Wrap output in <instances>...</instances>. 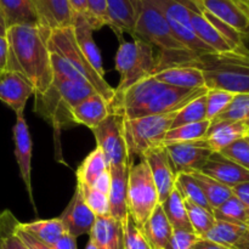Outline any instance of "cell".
I'll return each mask as SVG.
<instances>
[{"label":"cell","instance_id":"obj_1","mask_svg":"<svg viewBox=\"0 0 249 249\" xmlns=\"http://www.w3.org/2000/svg\"><path fill=\"white\" fill-rule=\"evenodd\" d=\"M49 36L50 31L40 26L18 24L7 28L6 71L23 75L33 87L34 96L48 91L53 80Z\"/></svg>","mask_w":249,"mask_h":249},{"label":"cell","instance_id":"obj_2","mask_svg":"<svg viewBox=\"0 0 249 249\" xmlns=\"http://www.w3.org/2000/svg\"><path fill=\"white\" fill-rule=\"evenodd\" d=\"M192 66L202 71L207 89H220L235 95L249 94V49L247 46L228 53L187 55L174 62L156 66ZM153 72V73H155Z\"/></svg>","mask_w":249,"mask_h":249},{"label":"cell","instance_id":"obj_3","mask_svg":"<svg viewBox=\"0 0 249 249\" xmlns=\"http://www.w3.org/2000/svg\"><path fill=\"white\" fill-rule=\"evenodd\" d=\"M48 44L53 75L85 83L111 104L114 89L105 78L97 74L83 55L75 40L73 27L51 31Z\"/></svg>","mask_w":249,"mask_h":249},{"label":"cell","instance_id":"obj_4","mask_svg":"<svg viewBox=\"0 0 249 249\" xmlns=\"http://www.w3.org/2000/svg\"><path fill=\"white\" fill-rule=\"evenodd\" d=\"M95 92L85 83L53 75V84L48 91L36 96L34 112L51 124L55 130L60 131L61 129L74 125L71 118L73 107Z\"/></svg>","mask_w":249,"mask_h":249},{"label":"cell","instance_id":"obj_5","mask_svg":"<svg viewBox=\"0 0 249 249\" xmlns=\"http://www.w3.org/2000/svg\"><path fill=\"white\" fill-rule=\"evenodd\" d=\"M134 36L160 49V58L192 53L178 40L153 0H139Z\"/></svg>","mask_w":249,"mask_h":249},{"label":"cell","instance_id":"obj_6","mask_svg":"<svg viewBox=\"0 0 249 249\" xmlns=\"http://www.w3.org/2000/svg\"><path fill=\"white\" fill-rule=\"evenodd\" d=\"M156 65L157 57L151 44L141 39L122 41L116 53V70L121 79L118 87L114 89V96L123 94L134 84L151 77Z\"/></svg>","mask_w":249,"mask_h":249},{"label":"cell","instance_id":"obj_7","mask_svg":"<svg viewBox=\"0 0 249 249\" xmlns=\"http://www.w3.org/2000/svg\"><path fill=\"white\" fill-rule=\"evenodd\" d=\"M178 111L134 119H123V134L129 157L142 158L148 151L163 145Z\"/></svg>","mask_w":249,"mask_h":249},{"label":"cell","instance_id":"obj_8","mask_svg":"<svg viewBox=\"0 0 249 249\" xmlns=\"http://www.w3.org/2000/svg\"><path fill=\"white\" fill-rule=\"evenodd\" d=\"M160 204L157 187L151 175L150 168L143 158L129 168L128 212L139 229L143 226L151 214Z\"/></svg>","mask_w":249,"mask_h":249},{"label":"cell","instance_id":"obj_9","mask_svg":"<svg viewBox=\"0 0 249 249\" xmlns=\"http://www.w3.org/2000/svg\"><path fill=\"white\" fill-rule=\"evenodd\" d=\"M164 16L178 40L195 55L213 53L195 34L190 19L187 0H153Z\"/></svg>","mask_w":249,"mask_h":249},{"label":"cell","instance_id":"obj_10","mask_svg":"<svg viewBox=\"0 0 249 249\" xmlns=\"http://www.w3.org/2000/svg\"><path fill=\"white\" fill-rule=\"evenodd\" d=\"M122 123V117L111 113L96 128L92 129L97 147L101 148L104 155L106 156L109 167L130 165V157L124 140Z\"/></svg>","mask_w":249,"mask_h":249},{"label":"cell","instance_id":"obj_11","mask_svg":"<svg viewBox=\"0 0 249 249\" xmlns=\"http://www.w3.org/2000/svg\"><path fill=\"white\" fill-rule=\"evenodd\" d=\"M197 2L249 40V0H197Z\"/></svg>","mask_w":249,"mask_h":249},{"label":"cell","instance_id":"obj_12","mask_svg":"<svg viewBox=\"0 0 249 249\" xmlns=\"http://www.w3.org/2000/svg\"><path fill=\"white\" fill-rule=\"evenodd\" d=\"M173 163L175 172L191 173L199 172L209 156L213 153L204 139L190 142H177L163 145Z\"/></svg>","mask_w":249,"mask_h":249},{"label":"cell","instance_id":"obj_13","mask_svg":"<svg viewBox=\"0 0 249 249\" xmlns=\"http://www.w3.org/2000/svg\"><path fill=\"white\" fill-rule=\"evenodd\" d=\"M142 158L150 168L151 175L157 187L160 204L175 189L178 173L175 172L172 160L163 145L148 151Z\"/></svg>","mask_w":249,"mask_h":249},{"label":"cell","instance_id":"obj_14","mask_svg":"<svg viewBox=\"0 0 249 249\" xmlns=\"http://www.w3.org/2000/svg\"><path fill=\"white\" fill-rule=\"evenodd\" d=\"M23 116L24 114H16V123L14 125V130H12V133H14L15 157H16L21 179L23 180L32 206L36 209L33 191H32V150H33V143H32L29 128Z\"/></svg>","mask_w":249,"mask_h":249},{"label":"cell","instance_id":"obj_15","mask_svg":"<svg viewBox=\"0 0 249 249\" xmlns=\"http://www.w3.org/2000/svg\"><path fill=\"white\" fill-rule=\"evenodd\" d=\"M32 95H34L33 87L23 75L14 71L0 73V101L15 113L24 114V107Z\"/></svg>","mask_w":249,"mask_h":249},{"label":"cell","instance_id":"obj_16","mask_svg":"<svg viewBox=\"0 0 249 249\" xmlns=\"http://www.w3.org/2000/svg\"><path fill=\"white\" fill-rule=\"evenodd\" d=\"M58 218L62 221L66 232L75 238L83 235H89L96 220V216L85 204L82 194L77 187L72 199Z\"/></svg>","mask_w":249,"mask_h":249},{"label":"cell","instance_id":"obj_17","mask_svg":"<svg viewBox=\"0 0 249 249\" xmlns=\"http://www.w3.org/2000/svg\"><path fill=\"white\" fill-rule=\"evenodd\" d=\"M199 172L213 178L230 189L242 182L249 181V170L241 167L230 158L225 157L220 152L212 153Z\"/></svg>","mask_w":249,"mask_h":249},{"label":"cell","instance_id":"obj_18","mask_svg":"<svg viewBox=\"0 0 249 249\" xmlns=\"http://www.w3.org/2000/svg\"><path fill=\"white\" fill-rule=\"evenodd\" d=\"M190 19L197 38L208 46L213 53H228L233 51L231 44L221 36L220 32L208 21L199 7L197 0H187Z\"/></svg>","mask_w":249,"mask_h":249},{"label":"cell","instance_id":"obj_19","mask_svg":"<svg viewBox=\"0 0 249 249\" xmlns=\"http://www.w3.org/2000/svg\"><path fill=\"white\" fill-rule=\"evenodd\" d=\"M33 4L43 28L51 32L73 26L74 15L68 0H33Z\"/></svg>","mask_w":249,"mask_h":249},{"label":"cell","instance_id":"obj_20","mask_svg":"<svg viewBox=\"0 0 249 249\" xmlns=\"http://www.w3.org/2000/svg\"><path fill=\"white\" fill-rule=\"evenodd\" d=\"M130 165L109 167L111 187L108 192L109 216L124 223L128 212V178Z\"/></svg>","mask_w":249,"mask_h":249},{"label":"cell","instance_id":"obj_21","mask_svg":"<svg viewBox=\"0 0 249 249\" xmlns=\"http://www.w3.org/2000/svg\"><path fill=\"white\" fill-rule=\"evenodd\" d=\"M248 133L245 121H213L204 140L213 152H220L235 141L246 138Z\"/></svg>","mask_w":249,"mask_h":249},{"label":"cell","instance_id":"obj_22","mask_svg":"<svg viewBox=\"0 0 249 249\" xmlns=\"http://www.w3.org/2000/svg\"><path fill=\"white\" fill-rule=\"evenodd\" d=\"M111 114L109 104L99 94H92L73 107L71 118L73 124H80L88 128H96L101 122Z\"/></svg>","mask_w":249,"mask_h":249},{"label":"cell","instance_id":"obj_23","mask_svg":"<svg viewBox=\"0 0 249 249\" xmlns=\"http://www.w3.org/2000/svg\"><path fill=\"white\" fill-rule=\"evenodd\" d=\"M73 32L75 40L83 55L85 56L91 67L96 71L100 77L105 78V70L102 65V58L100 49L94 40V29L90 26L87 17L83 15H74L73 19Z\"/></svg>","mask_w":249,"mask_h":249},{"label":"cell","instance_id":"obj_24","mask_svg":"<svg viewBox=\"0 0 249 249\" xmlns=\"http://www.w3.org/2000/svg\"><path fill=\"white\" fill-rule=\"evenodd\" d=\"M89 240L95 243L97 249H124L123 223L109 215L96 218Z\"/></svg>","mask_w":249,"mask_h":249},{"label":"cell","instance_id":"obj_25","mask_svg":"<svg viewBox=\"0 0 249 249\" xmlns=\"http://www.w3.org/2000/svg\"><path fill=\"white\" fill-rule=\"evenodd\" d=\"M106 2L109 27L116 32L119 39L123 33H129L134 36L139 0H106Z\"/></svg>","mask_w":249,"mask_h":249},{"label":"cell","instance_id":"obj_26","mask_svg":"<svg viewBox=\"0 0 249 249\" xmlns=\"http://www.w3.org/2000/svg\"><path fill=\"white\" fill-rule=\"evenodd\" d=\"M158 82L170 87L184 89H198L206 87L201 70L192 66H167L153 73Z\"/></svg>","mask_w":249,"mask_h":249},{"label":"cell","instance_id":"obj_27","mask_svg":"<svg viewBox=\"0 0 249 249\" xmlns=\"http://www.w3.org/2000/svg\"><path fill=\"white\" fill-rule=\"evenodd\" d=\"M152 249H165L173 235V228L168 221L162 206L158 204L150 218L140 229Z\"/></svg>","mask_w":249,"mask_h":249},{"label":"cell","instance_id":"obj_28","mask_svg":"<svg viewBox=\"0 0 249 249\" xmlns=\"http://www.w3.org/2000/svg\"><path fill=\"white\" fill-rule=\"evenodd\" d=\"M0 12L4 16L7 28L18 24L39 26L33 0H0Z\"/></svg>","mask_w":249,"mask_h":249},{"label":"cell","instance_id":"obj_29","mask_svg":"<svg viewBox=\"0 0 249 249\" xmlns=\"http://www.w3.org/2000/svg\"><path fill=\"white\" fill-rule=\"evenodd\" d=\"M248 228L249 226L216 220L213 228L202 238H207V240L228 249H237L243 236L247 232Z\"/></svg>","mask_w":249,"mask_h":249},{"label":"cell","instance_id":"obj_30","mask_svg":"<svg viewBox=\"0 0 249 249\" xmlns=\"http://www.w3.org/2000/svg\"><path fill=\"white\" fill-rule=\"evenodd\" d=\"M163 212L167 216L168 221L172 225L173 230H182L194 232L191 228V224L187 216L186 207H185V201L178 189L175 187L172 194L160 203Z\"/></svg>","mask_w":249,"mask_h":249},{"label":"cell","instance_id":"obj_31","mask_svg":"<svg viewBox=\"0 0 249 249\" xmlns=\"http://www.w3.org/2000/svg\"><path fill=\"white\" fill-rule=\"evenodd\" d=\"M108 170V160L101 148L96 146V148L85 157V160L77 169V182L90 186L100 175Z\"/></svg>","mask_w":249,"mask_h":249},{"label":"cell","instance_id":"obj_32","mask_svg":"<svg viewBox=\"0 0 249 249\" xmlns=\"http://www.w3.org/2000/svg\"><path fill=\"white\" fill-rule=\"evenodd\" d=\"M190 174L195 178L197 184L202 189L212 211L220 207L226 199L232 196V190L230 187L216 181L213 178L208 177L201 172H191Z\"/></svg>","mask_w":249,"mask_h":249},{"label":"cell","instance_id":"obj_33","mask_svg":"<svg viewBox=\"0 0 249 249\" xmlns=\"http://www.w3.org/2000/svg\"><path fill=\"white\" fill-rule=\"evenodd\" d=\"M21 225L24 230L36 236L41 242L50 246H53L61 236L66 233V229L60 218L36 220L32 223H21Z\"/></svg>","mask_w":249,"mask_h":249},{"label":"cell","instance_id":"obj_34","mask_svg":"<svg viewBox=\"0 0 249 249\" xmlns=\"http://www.w3.org/2000/svg\"><path fill=\"white\" fill-rule=\"evenodd\" d=\"M209 125H211L209 121H202L198 123L184 124V125L169 129L164 136L163 145L202 140V139L206 138Z\"/></svg>","mask_w":249,"mask_h":249},{"label":"cell","instance_id":"obj_35","mask_svg":"<svg viewBox=\"0 0 249 249\" xmlns=\"http://www.w3.org/2000/svg\"><path fill=\"white\" fill-rule=\"evenodd\" d=\"M215 220L249 226V211L236 196H231L220 207L213 211Z\"/></svg>","mask_w":249,"mask_h":249},{"label":"cell","instance_id":"obj_36","mask_svg":"<svg viewBox=\"0 0 249 249\" xmlns=\"http://www.w3.org/2000/svg\"><path fill=\"white\" fill-rule=\"evenodd\" d=\"M17 220L11 211L0 212V249H28L17 235Z\"/></svg>","mask_w":249,"mask_h":249},{"label":"cell","instance_id":"obj_37","mask_svg":"<svg viewBox=\"0 0 249 249\" xmlns=\"http://www.w3.org/2000/svg\"><path fill=\"white\" fill-rule=\"evenodd\" d=\"M207 119V105H206V94L195 97L190 102H187L184 107L178 109L175 118L173 121L172 128L184 125V124L198 123Z\"/></svg>","mask_w":249,"mask_h":249},{"label":"cell","instance_id":"obj_38","mask_svg":"<svg viewBox=\"0 0 249 249\" xmlns=\"http://www.w3.org/2000/svg\"><path fill=\"white\" fill-rule=\"evenodd\" d=\"M175 187H177L178 191L180 192L182 198L186 202H190V203H194L196 206L203 207V208L212 211L203 191H202L199 185L197 184L195 178L190 173H179L177 177Z\"/></svg>","mask_w":249,"mask_h":249},{"label":"cell","instance_id":"obj_39","mask_svg":"<svg viewBox=\"0 0 249 249\" xmlns=\"http://www.w3.org/2000/svg\"><path fill=\"white\" fill-rule=\"evenodd\" d=\"M185 207H186L187 216H189V221L194 232L198 237H204L216 221L213 211H209V209L186 201H185Z\"/></svg>","mask_w":249,"mask_h":249},{"label":"cell","instance_id":"obj_40","mask_svg":"<svg viewBox=\"0 0 249 249\" xmlns=\"http://www.w3.org/2000/svg\"><path fill=\"white\" fill-rule=\"evenodd\" d=\"M77 189L82 194L85 204L89 207V209L95 214L96 218L109 215L108 195L102 194V192L92 189L91 186L79 184V182H77Z\"/></svg>","mask_w":249,"mask_h":249},{"label":"cell","instance_id":"obj_41","mask_svg":"<svg viewBox=\"0 0 249 249\" xmlns=\"http://www.w3.org/2000/svg\"><path fill=\"white\" fill-rule=\"evenodd\" d=\"M236 95L232 92L225 91L220 89H208L206 92L207 105V119L209 122L214 121L216 117L220 116L232 102Z\"/></svg>","mask_w":249,"mask_h":249},{"label":"cell","instance_id":"obj_42","mask_svg":"<svg viewBox=\"0 0 249 249\" xmlns=\"http://www.w3.org/2000/svg\"><path fill=\"white\" fill-rule=\"evenodd\" d=\"M249 117V94L236 95L230 106L214 121H246ZM213 122V121H212Z\"/></svg>","mask_w":249,"mask_h":249},{"label":"cell","instance_id":"obj_43","mask_svg":"<svg viewBox=\"0 0 249 249\" xmlns=\"http://www.w3.org/2000/svg\"><path fill=\"white\" fill-rule=\"evenodd\" d=\"M87 19L94 31L109 27V17L106 0H87Z\"/></svg>","mask_w":249,"mask_h":249},{"label":"cell","instance_id":"obj_44","mask_svg":"<svg viewBox=\"0 0 249 249\" xmlns=\"http://www.w3.org/2000/svg\"><path fill=\"white\" fill-rule=\"evenodd\" d=\"M124 226V249H152L131 216L126 215Z\"/></svg>","mask_w":249,"mask_h":249},{"label":"cell","instance_id":"obj_45","mask_svg":"<svg viewBox=\"0 0 249 249\" xmlns=\"http://www.w3.org/2000/svg\"><path fill=\"white\" fill-rule=\"evenodd\" d=\"M220 153L240 164L245 169L249 170V141L247 138H242L235 141L230 146L220 151Z\"/></svg>","mask_w":249,"mask_h":249},{"label":"cell","instance_id":"obj_46","mask_svg":"<svg viewBox=\"0 0 249 249\" xmlns=\"http://www.w3.org/2000/svg\"><path fill=\"white\" fill-rule=\"evenodd\" d=\"M198 238L199 237L195 232L173 230V235L165 249H192Z\"/></svg>","mask_w":249,"mask_h":249},{"label":"cell","instance_id":"obj_47","mask_svg":"<svg viewBox=\"0 0 249 249\" xmlns=\"http://www.w3.org/2000/svg\"><path fill=\"white\" fill-rule=\"evenodd\" d=\"M16 231L17 235H18L19 238L23 241V243L28 247V249H53L50 245H46V243L41 242V241L38 240L36 236H33L31 232L24 230L21 225V221H18V224H17Z\"/></svg>","mask_w":249,"mask_h":249},{"label":"cell","instance_id":"obj_48","mask_svg":"<svg viewBox=\"0 0 249 249\" xmlns=\"http://www.w3.org/2000/svg\"><path fill=\"white\" fill-rule=\"evenodd\" d=\"M90 186H91L92 189L97 190V191L102 192V194L108 195L109 187H111V174H109V170L100 175Z\"/></svg>","mask_w":249,"mask_h":249},{"label":"cell","instance_id":"obj_49","mask_svg":"<svg viewBox=\"0 0 249 249\" xmlns=\"http://www.w3.org/2000/svg\"><path fill=\"white\" fill-rule=\"evenodd\" d=\"M231 190H232L233 196L237 197L249 211V181L242 182V184L232 187Z\"/></svg>","mask_w":249,"mask_h":249},{"label":"cell","instance_id":"obj_50","mask_svg":"<svg viewBox=\"0 0 249 249\" xmlns=\"http://www.w3.org/2000/svg\"><path fill=\"white\" fill-rule=\"evenodd\" d=\"M51 247L53 249H77V238L66 232Z\"/></svg>","mask_w":249,"mask_h":249},{"label":"cell","instance_id":"obj_51","mask_svg":"<svg viewBox=\"0 0 249 249\" xmlns=\"http://www.w3.org/2000/svg\"><path fill=\"white\" fill-rule=\"evenodd\" d=\"M7 50H9V45H7L6 36H0V73L6 71Z\"/></svg>","mask_w":249,"mask_h":249},{"label":"cell","instance_id":"obj_52","mask_svg":"<svg viewBox=\"0 0 249 249\" xmlns=\"http://www.w3.org/2000/svg\"><path fill=\"white\" fill-rule=\"evenodd\" d=\"M73 15L87 16V0H68Z\"/></svg>","mask_w":249,"mask_h":249},{"label":"cell","instance_id":"obj_53","mask_svg":"<svg viewBox=\"0 0 249 249\" xmlns=\"http://www.w3.org/2000/svg\"><path fill=\"white\" fill-rule=\"evenodd\" d=\"M192 249H228L220 245H216V243L212 242V241L207 240V238L199 237L198 241L196 242V245L194 246Z\"/></svg>","mask_w":249,"mask_h":249},{"label":"cell","instance_id":"obj_54","mask_svg":"<svg viewBox=\"0 0 249 249\" xmlns=\"http://www.w3.org/2000/svg\"><path fill=\"white\" fill-rule=\"evenodd\" d=\"M237 249H249V228L247 232H246L245 236H243L242 241H241L240 246H238Z\"/></svg>","mask_w":249,"mask_h":249},{"label":"cell","instance_id":"obj_55","mask_svg":"<svg viewBox=\"0 0 249 249\" xmlns=\"http://www.w3.org/2000/svg\"><path fill=\"white\" fill-rule=\"evenodd\" d=\"M6 33H7V24L6 22H5L4 16H2L1 12H0V36H6Z\"/></svg>","mask_w":249,"mask_h":249},{"label":"cell","instance_id":"obj_56","mask_svg":"<svg viewBox=\"0 0 249 249\" xmlns=\"http://www.w3.org/2000/svg\"><path fill=\"white\" fill-rule=\"evenodd\" d=\"M85 249H97V247L95 246V243L92 242L91 240H89V242H88V245H87V248Z\"/></svg>","mask_w":249,"mask_h":249},{"label":"cell","instance_id":"obj_57","mask_svg":"<svg viewBox=\"0 0 249 249\" xmlns=\"http://www.w3.org/2000/svg\"><path fill=\"white\" fill-rule=\"evenodd\" d=\"M245 123L247 124V126H248V128H249V117H248L247 119H246V121H245Z\"/></svg>","mask_w":249,"mask_h":249},{"label":"cell","instance_id":"obj_58","mask_svg":"<svg viewBox=\"0 0 249 249\" xmlns=\"http://www.w3.org/2000/svg\"><path fill=\"white\" fill-rule=\"evenodd\" d=\"M246 138H247V140L249 141V135H247V136H246Z\"/></svg>","mask_w":249,"mask_h":249},{"label":"cell","instance_id":"obj_59","mask_svg":"<svg viewBox=\"0 0 249 249\" xmlns=\"http://www.w3.org/2000/svg\"><path fill=\"white\" fill-rule=\"evenodd\" d=\"M248 135H249V133H248Z\"/></svg>","mask_w":249,"mask_h":249}]
</instances>
